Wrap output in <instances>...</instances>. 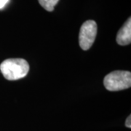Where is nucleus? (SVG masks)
Here are the masks:
<instances>
[{
    "label": "nucleus",
    "mask_w": 131,
    "mask_h": 131,
    "mask_svg": "<svg viewBox=\"0 0 131 131\" xmlns=\"http://www.w3.org/2000/svg\"><path fill=\"white\" fill-rule=\"evenodd\" d=\"M0 71L6 80L13 81L25 77L29 71V65L22 58H9L1 63Z\"/></svg>",
    "instance_id": "obj_1"
},
{
    "label": "nucleus",
    "mask_w": 131,
    "mask_h": 131,
    "mask_svg": "<svg viewBox=\"0 0 131 131\" xmlns=\"http://www.w3.org/2000/svg\"><path fill=\"white\" fill-rule=\"evenodd\" d=\"M103 84L109 91H119L130 88L131 73L127 71H114L107 74Z\"/></svg>",
    "instance_id": "obj_2"
},
{
    "label": "nucleus",
    "mask_w": 131,
    "mask_h": 131,
    "mask_svg": "<svg viewBox=\"0 0 131 131\" xmlns=\"http://www.w3.org/2000/svg\"><path fill=\"white\" fill-rule=\"evenodd\" d=\"M97 35V24L95 21L90 20L85 21L80 28L79 42L80 47L84 50H89L93 45Z\"/></svg>",
    "instance_id": "obj_3"
},
{
    "label": "nucleus",
    "mask_w": 131,
    "mask_h": 131,
    "mask_svg": "<svg viewBox=\"0 0 131 131\" xmlns=\"http://www.w3.org/2000/svg\"><path fill=\"white\" fill-rule=\"evenodd\" d=\"M117 42L119 45H127L131 42V19L129 18L117 36Z\"/></svg>",
    "instance_id": "obj_4"
},
{
    "label": "nucleus",
    "mask_w": 131,
    "mask_h": 131,
    "mask_svg": "<svg viewBox=\"0 0 131 131\" xmlns=\"http://www.w3.org/2000/svg\"><path fill=\"white\" fill-rule=\"evenodd\" d=\"M39 3L44 9H45L48 12H52L54 9V7L56 6L59 0H38Z\"/></svg>",
    "instance_id": "obj_5"
},
{
    "label": "nucleus",
    "mask_w": 131,
    "mask_h": 131,
    "mask_svg": "<svg viewBox=\"0 0 131 131\" xmlns=\"http://www.w3.org/2000/svg\"><path fill=\"white\" fill-rule=\"evenodd\" d=\"M125 126L127 127H129L130 128L131 127V116L130 115L129 117L127 118L126 122H125Z\"/></svg>",
    "instance_id": "obj_6"
},
{
    "label": "nucleus",
    "mask_w": 131,
    "mask_h": 131,
    "mask_svg": "<svg viewBox=\"0 0 131 131\" xmlns=\"http://www.w3.org/2000/svg\"><path fill=\"white\" fill-rule=\"evenodd\" d=\"M9 0H0V9L3 8Z\"/></svg>",
    "instance_id": "obj_7"
}]
</instances>
